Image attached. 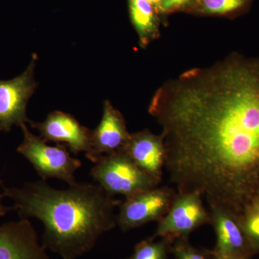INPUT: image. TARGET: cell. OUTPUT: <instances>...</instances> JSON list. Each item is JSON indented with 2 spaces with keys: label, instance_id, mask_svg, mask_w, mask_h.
I'll use <instances>...</instances> for the list:
<instances>
[{
  "label": "cell",
  "instance_id": "obj_1",
  "mask_svg": "<svg viewBox=\"0 0 259 259\" xmlns=\"http://www.w3.org/2000/svg\"><path fill=\"white\" fill-rule=\"evenodd\" d=\"M148 111L180 193L243 217L259 194V58L233 54L162 85Z\"/></svg>",
  "mask_w": 259,
  "mask_h": 259
},
{
  "label": "cell",
  "instance_id": "obj_2",
  "mask_svg": "<svg viewBox=\"0 0 259 259\" xmlns=\"http://www.w3.org/2000/svg\"><path fill=\"white\" fill-rule=\"evenodd\" d=\"M21 219L34 218L44 226L42 245L63 259H76L90 251L99 238L117 226L115 208L121 203L99 185L76 184L66 190L45 181L22 187H3Z\"/></svg>",
  "mask_w": 259,
  "mask_h": 259
},
{
  "label": "cell",
  "instance_id": "obj_3",
  "mask_svg": "<svg viewBox=\"0 0 259 259\" xmlns=\"http://www.w3.org/2000/svg\"><path fill=\"white\" fill-rule=\"evenodd\" d=\"M90 175L112 197L120 194L127 198L160 184L140 169L122 150L99 158Z\"/></svg>",
  "mask_w": 259,
  "mask_h": 259
},
{
  "label": "cell",
  "instance_id": "obj_4",
  "mask_svg": "<svg viewBox=\"0 0 259 259\" xmlns=\"http://www.w3.org/2000/svg\"><path fill=\"white\" fill-rule=\"evenodd\" d=\"M20 128L23 134V141L17 151L31 163L42 180L58 179L69 186L77 184L74 175L81 166V161L71 156L66 145L49 146L41 138L32 134L26 124Z\"/></svg>",
  "mask_w": 259,
  "mask_h": 259
},
{
  "label": "cell",
  "instance_id": "obj_5",
  "mask_svg": "<svg viewBox=\"0 0 259 259\" xmlns=\"http://www.w3.org/2000/svg\"><path fill=\"white\" fill-rule=\"evenodd\" d=\"M199 192L177 193L168 212L158 221L153 238H167L175 241L189 237L199 227L211 224L210 212L206 209Z\"/></svg>",
  "mask_w": 259,
  "mask_h": 259
},
{
  "label": "cell",
  "instance_id": "obj_6",
  "mask_svg": "<svg viewBox=\"0 0 259 259\" xmlns=\"http://www.w3.org/2000/svg\"><path fill=\"white\" fill-rule=\"evenodd\" d=\"M37 56L32 54L28 68L14 79L0 81V132H8L13 126L30 123L27 106L37 87L35 69Z\"/></svg>",
  "mask_w": 259,
  "mask_h": 259
},
{
  "label": "cell",
  "instance_id": "obj_7",
  "mask_svg": "<svg viewBox=\"0 0 259 259\" xmlns=\"http://www.w3.org/2000/svg\"><path fill=\"white\" fill-rule=\"evenodd\" d=\"M177 192L168 186L156 187L125 198L117 215V225L123 232L151 222H158L168 212Z\"/></svg>",
  "mask_w": 259,
  "mask_h": 259
},
{
  "label": "cell",
  "instance_id": "obj_8",
  "mask_svg": "<svg viewBox=\"0 0 259 259\" xmlns=\"http://www.w3.org/2000/svg\"><path fill=\"white\" fill-rule=\"evenodd\" d=\"M209 209L210 225L216 236L214 253L229 259H250L258 253L239 218L220 207Z\"/></svg>",
  "mask_w": 259,
  "mask_h": 259
},
{
  "label": "cell",
  "instance_id": "obj_9",
  "mask_svg": "<svg viewBox=\"0 0 259 259\" xmlns=\"http://www.w3.org/2000/svg\"><path fill=\"white\" fill-rule=\"evenodd\" d=\"M30 125L40 133V138L46 142L65 144L75 155L81 152L86 154L90 151L92 131L69 113L54 111L44 122L30 121Z\"/></svg>",
  "mask_w": 259,
  "mask_h": 259
},
{
  "label": "cell",
  "instance_id": "obj_10",
  "mask_svg": "<svg viewBox=\"0 0 259 259\" xmlns=\"http://www.w3.org/2000/svg\"><path fill=\"white\" fill-rule=\"evenodd\" d=\"M130 136L123 116L106 100L104 102L101 121L92 131L91 148L86 153V157L95 163L102 156L120 151Z\"/></svg>",
  "mask_w": 259,
  "mask_h": 259
},
{
  "label": "cell",
  "instance_id": "obj_11",
  "mask_svg": "<svg viewBox=\"0 0 259 259\" xmlns=\"http://www.w3.org/2000/svg\"><path fill=\"white\" fill-rule=\"evenodd\" d=\"M28 219L0 226V259H49Z\"/></svg>",
  "mask_w": 259,
  "mask_h": 259
},
{
  "label": "cell",
  "instance_id": "obj_12",
  "mask_svg": "<svg viewBox=\"0 0 259 259\" xmlns=\"http://www.w3.org/2000/svg\"><path fill=\"white\" fill-rule=\"evenodd\" d=\"M140 169L161 183L166 163V149L161 135L148 130L131 134L122 149Z\"/></svg>",
  "mask_w": 259,
  "mask_h": 259
},
{
  "label": "cell",
  "instance_id": "obj_13",
  "mask_svg": "<svg viewBox=\"0 0 259 259\" xmlns=\"http://www.w3.org/2000/svg\"><path fill=\"white\" fill-rule=\"evenodd\" d=\"M129 8L140 44L141 47H146L158 34L154 8L147 0H129Z\"/></svg>",
  "mask_w": 259,
  "mask_h": 259
},
{
  "label": "cell",
  "instance_id": "obj_14",
  "mask_svg": "<svg viewBox=\"0 0 259 259\" xmlns=\"http://www.w3.org/2000/svg\"><path fill=\"white\" fill-rule=\"evenodd\" d=\"M151 238L139 242L134 248L133 254L126 259H167L171 253L174 241L167 238H161L159 241Z\"/></svg>",
  "mask_w": 259,
  "mask_h": 259
},
{
  "label": "cell",
  "instance_id": "obj_15",
  "mask_svg": "<svg viewBox=\"0 0 259 259\" xmlns=\"http://www.w3.org/2000/svg\"><path fill=\"white\" fill-rule=\"evenodd\" d=\"M171 253L175 259H216L212 250L193 246L189 237L177 238L172 244Z\"/></svg>",
  "mask_w": 259,
  "mask_h": 259
},
{
  "label": "cell",
  "instance_id": "obj_16",
  "mask_svg": "<svg viewBox=\"0 0 259 259\" xmlns=\"http://www.w3.org/2000/svg\"><path fill=\"white\" fill-rule=\"evenodd\" d=\"M249 0H202V10L210 14L224 15L241 9Z\"/></svg>",
  "mask_w": 259,
  "mask_h": 259
},
{
  "label": "cell",
  "instance_id": "obj_17",
  "mask_svg": "<svg viewBox=\"0 0 259 259\" xmlns=\"http://www.w3.org/2000/svg\"><path fill=\"white\" fill-rule=\"evenodd\" d=\"M240 221L252 244L259 253V209L253 207L248 209Z\"/></svg>",
  "mask_w": 259,
  "mask_h": 259
},
{
  "label": "cell",
  "instance_id": "obj_18",
  "mask_svg": "<svg viewBox=\"0 0 259 259\" xmlns=\"http://www.w3.org/2000/svg\"><path fill=\"white\" fill-rule=\"evenodd\" d=\"M190 1L192 0H163L161 10L165 12L172 11L185 6Z\"/></svg>",
  "mask_w": 259,
  "mask_h": 259
},
{
  "label": "cell",
  "instance_id": "obj_19",
  "mask_svg": "<svg viewBox=\"0 0 259 259\" xmlns=\"http://www.w3.org/2000/svg\"><path fill=\"white\" fill-rule=\"evenodd\" d=\"M0 185H2V182H0ZM4 197V196L3 194H0V216H4L7 214V212L9 210H12L13 209V207H8L5 206L4 204L2 203V199Z\"/></svg>",
  "mask_w": 259,
  "mask_h": 259
},
{
  "label": "cell",
  "instance_id": "obj_20",
  "mask_svg": "<svg viewBox=\"0 0 259 259\" xmlns=\"http://www.w3.org/2000/svg\"><path fill=\"white\" fill-rule=\"evenodd\" d=\"M147 1L153 5V8L158 10L161 9V4L163 3V0H147Z\"/></svg>",
  "mask_w": 259,
  "mask_h": 259
},
{
  "label": "cell",
  "instance_id": "obj_21",
  "mask_svg": "<svg viewBox=\"0 0 259 259\" xmlns=\"http://www.w3.org/2000/svg\"><path fill=\"white\" fill-rule=\"evenodd\" d=\"M255 208L259 209V194L258 196H257L256 198H255L254 202H253V205H252V207H250V208Z\"/></svg>",
  "mask_w": 259,
  "mask_h": 259
},
{
  "label": "cell",
  "instance_id": "obj_22",
  "mask_svg": "<svg viewBox=\"0 0 259 259\" xmlns=\"http://www.w3.org/2000/svg\"><path fill=\"white\" fill-rule=\"evenodd\" d=\"M213 252H214V251H213ZM214 255H215L216 259H229V258H226V257H223V256H221V255L216 254V253H214Z\"/></svg>",
  "mask_w": 259,
  "mask_h": 259
}]
</instances>
